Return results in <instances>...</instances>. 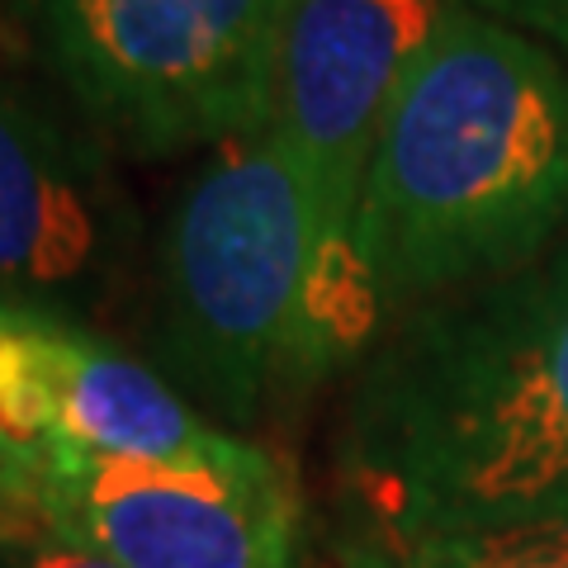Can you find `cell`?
Here are the masks:
<instances>
[{
    "label": "cell",
    "instance_id": "obj_1",
    "mask_svg": "<svg viewBox=\"0 0 568 568\" xmlns=\"http://www.w3.org/2000/svg\"><path fill=\"white\" fill-rule=\"evenodd\" d=\"M351 517L493 526L568 507V242L407 308L351 388Z\"/></svg>",
    "mask_w": 568,
    "mask_h": 568
},
{
    "label": "cell",
    "instance_id": "obj_2",
    "mask_svg": "<svg viewBox=\"0 0 568 568\" xmlns=\"http://www.w3.org/2000/svg\"><path fill=\"white\" fill-rule=\"evenodd\" d=\"M568 227V67L459 6L422 52L365 175L355 256L379 323L517 271Z\"/></svg>",
    "mask_w": 568,
    "mask_h": 568
},
{
    "label": "cell",
    "instance_id": "obj_3",
    "mask_svg": "<svg viewBox=\"0 0 568 568\" xmlns=\"http://www.w3.org/2000/svg\"><path fill=\"white\" fill-rule=\"evenodd\" d=\"M313 213L290 152L265 129L213 148L152 252L156 369L227 432L256 422L275 388L313 379Z\"/></svg>",
    "mask_w": 568,
    "mask_h": 568
},
{
    "label": "cell",
    "instance_id": "obj_4",
    "mask_svg": "<svg viewBox=\"0 0 568 568\" xmlns=\"http://www.w3.org/2000/svg\"><path fill=\"white\" fill-rule=\"evenodd\" d=\"M455 6L459 0H290L284 10L265 133L298 166L313 213V375L365 351L384 327L355 256V219L384 123Z\"/></svg>",
    "mask_w": 568,
    "mask_h": 568
},
{
    "label": "cell",
    "instance_id": "obj_5",
    "mask_svg": "<svg viewBox=\"0 0 568 568\" xmlns=\"http://www.w3.org/2000/svg\"><path fill=\"white\" fill-rule=\"evenodd\" d=\"M290 0H39L81 114L138 156L223 148L271 123Z\"/></svg>",
    "mask_w": 568,
    "mask_h": 568
},
{
    "label": "cell",
    "instance_id": "obj_6",
    "mask_svg": "<svg viewBox=\"0 0 568 568\" xmlns=\"http://www.w3.org/2000/svg\"><path fill=\"white\" fill-rule=\"evenodd\" d=\"M39 526L119 568H298V488L237 436L204 459H119L58 446L33 484Z\"/></svg>",
    "mask_w": 568,
    "mask_h": 568
},
{
    "label": "cell",
    "instance_id": "obj_7",
    "mask_svg": "<svg viewBox=\"0 0 568 568\" xmlns=\"http://www.w3.org/2000/svg\"><path fill=\"white\" fill-rule=\"evenodd\" d=\"M138 242V204L104 142L0 91V304L91 327L129 290Z\"/></svg>",
    "mask_w": 568,
    "mask_h": 568
},
{
    "label": "cell",
    "instance_id": "obj_8",
    "mask_svg": "<svg viewBox=\"0 0 568 568\" xmlns=\"http://www.w3.org/2000/svg\"><path fill=\"white\" fill-rule=\"evenodd\" d=\"M233 440L237 432L204 417L156 365L133 361L110 336L77 323L62 446L119 459H204Z\"/></svg>",
    "mask_w": 568,
    "mask_h": 568
},
{
    "label": "cell",
    "instance_id": "obj_9",
    "mask_svg": "<svg viewBox=\"0 0 568 568\" xmlns=\"http://www.w3.org/2000/svg\"><path fill=\"white\" fill-rule=\"evenodd\" d=\"M346 568H568V507L493 526H384L351 517Z\"/></svg>",
    "mask_w": 568,
    "mask_h": 568
},
{
    "label": "cell",
    "instance_id": "obj_10",
    "mask_svg": "<svg viewBox=\"0 0 568 568\" xmlns=\"http://www.w3.org/2000/svg\"><path fill=\"white\" fill-rule=\"evenodd\" d=\"M71 332L77 323H67V317L0 304V436L33 469L43 465L52 446H62Z\"/></svg>",
    "mask_w": 568,
    "mask_h": 568
},
{
    "label": "cell",
    "instance_id": "obj_11",
    "mask_svg": "<svg viewBox=\"0 0 568 568\" xmlns=\"http://www.w3.org/2000/svg\"><path fill=\"white\" fill-rule=\"evenodd\" d=\"M0 568H119V564L95 555L81 540H67L48 526H33L10 545H0Z\"/></svg>",
    "mask_w": 568,
    "mask_h": 568
},
{
    "label": "cell",
    "instance_id": "obj_12",
    "mask_svg": "<svg viewBox=\"0 0 568 568\" xmlns=\"http://www.w3.org/2000/svg\"><path fill=\"white\" fill-rule=\"evenodd\" d=\"M33 484H39V469L0 436V545H10L14 536H24V530L39 526Z\"/></svg>",
    "mask_w": 568,
    "mask_h": 568
},
{
    "label": "cell",
    "instance_id": "obj_13",
    "mask_svg": "<svg viewBox=\"0 0 568 568\" xmlns=\"http://www.w3.org/2000/svg\"><path fill=\"white\" fill-rule=\"evenodd\" d=\"M465 6L530 33V39H540L545 48L568 52V0H465Z\"/></svg>",
    "mask_w": 568,
    "mask_h": 568
}]
</instances>
